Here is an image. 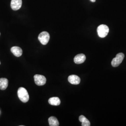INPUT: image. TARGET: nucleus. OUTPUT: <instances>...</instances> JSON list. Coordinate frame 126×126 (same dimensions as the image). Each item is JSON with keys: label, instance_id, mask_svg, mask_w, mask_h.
Segmentation results:
<instances>
[{"label": "nucleus", "instance_id": "f257e3e1", "mask_svg": "<svg viewBox=\"0 0 126 126\" xmlns=\"http://www.w3.org/2000/svg\"><path fill=\"white\" fill-rule=\"evenodd\" d=\"M18 98L23 102L26 103L29 100V95L27 90L24 87H21L18 89L17 91Z\"/></svg>", "mask_w": 126, "mask_h": 126}, {"label": "nucleus", "instance_id": "f03ea898", "mask_svg": "<svg viewBox=\"0 0 126 126\" xmlns=\"http://www.w3.org/2000/svg\"><path fill=\"white\" fill-rule=\"evenodd\" d=\"M109 28L108 26L101 24L97 28V33L98 36L101 38H104L107 36L109 32Z\"/></svg>", "mask_w": 126, "mask_h": 126}, {"label": "nucleus", "instance_id": "7ed1b4c3", "mask_svg": "<svg viewBox=\"0 0 126 126\" xmlns=\"http://www.w3.org/2000/svg\"><path fill=\"white\" fill-rule=\"evenodd\" d=\"M38 38V40L43 45H46L48 44L50 40V35L47 32H42L39 34Z\"/></svg>", "mask_w": 126, "mask_h": 126}, {"label": "nucleus", "instance_id": "20e7f679", "mask_svg": "<svg viewBox=\"0 0 126 126\" xmlns=\"http://www.w3.org/2000/svg\"><path fill=\"white\" fill-rule=\"evenodd\" d=\"M124 58V54L122 53H119L117 54L116 57L113 59L111 62L112 65L113 67H117L122 63Z\"/></svg>", "mask_w": 126, "mask_h": 126}, {"label": "nucleus", "instance_id": "39448f33", "mask_svg": "<svg viewBox=\"0 0 126 126\" xmlns=\"http://www.w3.org/2000/svg\"><path fill=\"white\" fill-rule=\"evenodd\" d=\"M34 78L35 82L37 86H43L45 85L46 82V79L45 77L43 75L36 74L34 76Z\"/></svg>", "mask_w": 126, "mask_h": 126}, {"label": "nucleus", "instance_id": "423d86ee", "mask_svg": "<svg viewBox=\"0 0 126 126\" xmlns=\"http://www.w3.org/2000/svg\"><path fill=\"white\" fill-rule=\"evenodd\" d=\"M22 0H11V8L13 10L16 11L20 9L22 6Z\"/></svg>", "mask_w": 126, "mask_h": 126}, {"label": "nucleus", "instance_id": "0eeeda50", "mask_svg": "<svg viewBox=\"0 0 126 126\" xmlns=\"http://www.w3.org/2000/svg\"><path fill=\"white\" fill-rule=\"evenodd\" d=\"M68 80L71 84L73 85H78L80 82V78L75 75H71L69 76Z\"/></svg>", "mask_w": 126, "mask_h": 126}, {"label": "nucleus", "instance_id": "6e6552de", "mask_svg": "<svg viewBox=\"0 0 126 126\" xmlns=\"http://www.w3.org/2000/svg\"><path fill=\"white\" fill-rule=\"evenodd\" d=\"M86 56L84 54H78L74 58V61L76 64H81L86 60Z\"/></svg>", "mask_w": 126, "mask_h": 126}, {"label": "nucleus", "instance_id": "1a4fd4ad", "mask_svg": "<svg viewBox=\"0 0 126 126\" xmlns=\"http://www.w3.org/2000/svg\"><path fill=\"white\" fill-rule=\"evenodd\" d=\"M11 51L16 57H19L22 56L23 50L22 49L18 46H14L11 48Z\"/></svg>", "mask_w": 126, "mask_h": 126}, {"label": "nucleus", "instance_id": "9d476101", "mask_svg": "<svg viewBox=\"0 0 126 126\" xmlns=\"http://www.w3.org/2000/svg\"><path fill=\"white\" fill-rule=\"evenodd\" d=\"M9 84L8 80L6 78L0 79V89L4 90L7 88Z\"/></svg>", "mask_w": 126, "mask_h": 126}, {"label": "nucleus", "instance_id": "9b49d317", "mask_svg": "<svg viewBox=\"0 0 126 126\" xmlns=\"http://www.w3.org/2000/svg\"><path fill=\"white\" fill-rule=\"evenodd\" d=\"M48 102L50 105L52 106H59L61 103L60 100L58 97H52L49 99Z\"/></svg>", "mask_w": 126, "mask_h": 126}, {"label": "nucleus", "instance_id": "f8f14e48", "mask_svg": "<svg viewBox=\"0 0 126 126\" xmlns=\"http://www.w3.org/2000/svg\"><path fill=\"white\" fill-rule=\"evenodd\" d=\"M48 122L50 126H59V122L58 120L54 116L50 117L48 119Z\"/></svg>", "mask_w": 126, "mask_h": 126}, {"label": "nucleus", "instance_id": "ddd939ff", "mask_svg": "<svg viewBox=\"0 0 126 126\" xmlns=\"http://www.w3.org/2000/svg\"><path fill=\"white\" fill-rule=\"evenodd\" d=\"M79 120L82 123V126H90V122L89 121L86 119L84 115H80L79 117Z\"/></svg>", "mask_w": 126, "mask_h": 126}, {"label": "nucleus", "instance_id": "4468645a", "mask_svg": "<svg viewBox=\"0 0 126 126\" xmlns=\"http://www.w3.org/2000/svg\"><path fill=\"white\" fill-rule=\"evenodd\" d=\"M90 1H92V2H95V1H96V0H90Z\"/></svg>", "mask_w": 126, "mask_h": 126}, {"label": "nucleus", "instance_id": "2eb2a0df", "mask_svg": "<svg viewBox=\"0 0 126 126\" xmlns=\"http://www.w3.org/2000/svg\"></svg>", "mask_w": 126, "mask_h": 126}, {"label": "nucleus", "instance_id": "dca6fc26", "mask_svg": "<svg viewBox=\"0 0 126 126\" xmlns=\"http://www.w3.org/2000/svg\"></svg>", "mask_w": 126, "mask_h": 126}]
</instances>
